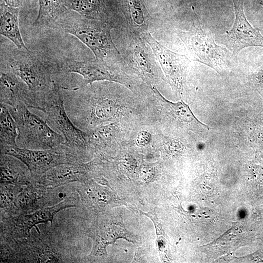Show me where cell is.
<instances>
[{"mask_svg": "<svg viewBox=\"0 0 263 263\" xmlns=\"http://www.w3.org/2000/svg\"><path fill=\"white\" fill-rule=\"evenodd\" d=\"M71 10L60 20L66 33L76 37L90 49L95 58L114 65L124 63L111 35L113 25L103 21L85 18Z\"/></svg>", "mask_w": 263, "mask_h": 263, "instance_id": "obj_1", "label": "cell"}, {"mask_svg": "<svg viewBox=\"0 0 263 263\" xmlns=\"http://www.w3.org/2000/svg\"><path fill=\"white\" fill-rule=\"evenodd\" d=\"M1 70L13 73L25 83L34 96L36 110L40 111L61 85L55 80L58 68L36 58H12Z\"/></svg>", "mask_w": 263, "mask_h": 263, "instance_id": "obj_2", "label": "cell"}, {"mask_svg": "<svg viewBox=\"0 0 263 263\" xmlns=\"http://www.w3.org/2000/svg\"><path fill=\"white\" fill-rule=\"evenodd\" d=\"M8 107L17 125L16 142L18 147L32 150H48L58 147L64 142L62 135L53 130L45 120L31 113L24 103L21 102L15 107Z\"/></svg>", "mask_w": 263, "mask_h": 263, "instance_id": "obj_3", "label": "cell"}, {"mask_svg": "<svg viewBox=\"0 0 263 263\" xmlns=\"http://www.w3.org/2000/svg\"><path fill=\"white\" fill-rule=\"evenodd\" d=\"M179 37L193 60L210 67L221 76L229 72L232 53L218 45L211 33L200 24L193 22L189 30L180 32Z\"/></svg>", "mask_w": 263, "mask_h": 263, "instance_id": "obj_4", "label": "cell"}, {"mask_svg": "<svg viewBox=\"0 0 263 263\" xmlns=\"http://www.w3.org/2000/svg\"><path fill=\"white\" fill-rule=\"evenodd\" d=\"M49 126L63 136V145L81 161L88 149V133L78 128L69 117L64 105L62 88L59 89L41 111Z\"/></svg>", "mask_w": 263, "mask_h": 263, "instance_id": "obj_5", "label": "cell"}, {"mask_svg": "<svg viewBox=\"0 0 263 263\" xmlns=\"http://www.w3.org/2000/svg\"><path fill=\"white\" fill-rule=\"evenodd\" d=\"M0 153L14 156L28 168L33 182L45 172L58 165L80 162L63 144L48 150H32L15 146H0Z\"/></svg>", "mask_w": 263, "mask_h": 263, "instance_id": "obj_6", "label": "cell"}, {"mask_svg": "<svg viewBox=\"0 0 263 263\" xmlns=\"http://www.w3.org/2000/svg\"><path fill=\"white\" fill-rule=\"evenodd\" d=\"M1 244V258L9 262L63 263L61 253L51 242L37 238L28 237L6 240ZM5 261V262H6Z\"/></svg>", "mask_w": 263, "mask_h": 263, "instance_id": "obj_7", "label": "cell"}, {"mask_svg": "<svg viewBox=\"0 0 263 263\" xmlns=\"http://www.w3.org/2000/svg\"><path fill=\"white\" fill-rule=\"evenodd\" d=\"M76 206L72 199H67L53 206L45 207L30 213L3 216L0 223L2 239L10 240L28 237L33 227L39 233L38 225L49 221L52 224L54 216L59 211Z\"/></svg>", "mask_w": 263, "mask_h": 263, "instance_id": "obj_8", "label": "cell"}, {"mask_svg": "<svg viewBox=\"0 0 263 263\" xmlns=\"http://www.w3.org/2000/svg\"><path fill=\"white\" fill-rule=\"evenodd\" d=\"M232 1L235 11L233 24L230 30L219 36L218 40L234 55L246 47H263V36L249 23L244 14V0Z\"/></svg>", "mask_w": 263, "mask_h": 263, "instance_id": "obj_9", "label": "cell"}, {"mask_svg": "<svg viewBox=\"0 0 263 263\" xmlns=\"http://www.w3.org/2000/svg\"><path fill=\"white\" fill-rule=\"evenodd\" d=\"M140 36L152 49L168 83L174 91L182 94L190 60L163 46L149 32Z\"/></svg>", "mask_w": 263, "mask_h": 263, "instance_id": "obj_10", "label": "cell"}, {"mask_svg": "<svg viewBox=\"0 0 263 263\" xmlns=\"http://www.w3.org/2000/svg\"><path fill=\"white\" fill-rule=\"evenodd\" d=\"M127 46L123 56L124 63L149 83L159 76L158 62L150 45L140 36L129 31Z\"/></svg>", "mask_w": 263, "mask_h": 263, "instance_id": "obj_11", "label": "cell"}, {"mask_svg": "<svg viewBox=\"0 0 263 263\" xmlns=\"http://www.w3.org/2000/svg\"><path fill=\"white\" fill-rule=\"evenodd\" d=\"M62 68L67 72L76 73L83 77V83L76 87L77 88L104 80L115 82L130 87L128 79L123 76L115 66L96 58L94 60L80 61L68 59L64 62Z\"/></svg>", "mask_w": 263, "mask_h": 263, "instance_id": "obj_12", "label": "cell"}, {"mask_svg": "<svg viewBox=\"0 0 263 263\" xmlns=\"http://www.w3.org/2000/svg\"><path fill=\"white\" fill-rule=\"evenodd\" d=\"M54 190L34 182L25 186L13 203L2 209L5 216L26 214L46 207L57 198Z\"/></svg>", "mask_w": 263, "mask_h": 263, "instance_id": "obj_13", "label": "cell"}, {"mask_svg": "<svg viewBox=\"0 0 263 263\" xmlns=\"http://www.w3.org/2000/svg\"><path fill=\"white\" fill-rule=\"evenodd\" d=\"M91 170L90 163L63 164L48 170L34 183L52 188L74 182L82 183L89 179Z\"/></svg>", "mask_w": 263, "mask_h": 263, "instance_id": "obj_14", "label": "cell"}, {"mask_svg": "<svg viewBox=\"0 0 263 263\" xmlns=\"http://www.w3.org/2000/svg\"><path fill=\"white\" fill-rule=\"evenodd\" d=\"M0 103L15 107L22 102L28 108L36 109L33 95L25 83L13 73L0 71Z\"/></svg>", "mask_w": 263, "mask_h": 263, "instance_id": "obj_15", "label": "cell"}, {"mask_svg": "<svg viewBox=\"0 0 263 263\" xmlns=\"http://www.w3.org/2000/svg\"><path fill=\"white\" fill-rule=\"evenodd\" d=\"M151 89L165 111L189 130L193 132L209 130V127L196 117L189 106L183 100L177 102L170 101L165 98L155 86H151Z\"/></svg>", "mask_w": 263, "mask_h": 263, "instance_id": "obj_16", "label": "cell"}, {"mask_svg": "<svg viewBox=\"0 0 263 263\" xmlns=\"http://www.w3.org/2000/svg\"><path fill=\"white\" fill-rule=\"evenodd\" d=\"M0 183L27 186L33 183L30 172L20 160L0 153Z\"/></svg>", "mask_w": 263, "mask_h": 263, "instance_id": "obj_17", "label": "cell"}, {"mask_svg": "<svg viewBox=\"0 0 263 263\" xmlns=\"http://www.w3.org/2000/svg\"><path fill=\"white\" fill-rule=\"evenodd\" d=\"M19 8L0 4V34L7 38L19 49L28 50L22 39L19 23Z\"/></svg>", "mask_w": 263, "mask_h": 263, "instance_id": "obj_18", "label": "cell"}, {"mask_svg": "<svg viewBox=\"0 0 263 263\" xmlns=\"http://www.w3.org/2000/svg\"><path fill=\"white\" fill-rule=\"evenodd\" d=\"M68 9L85 18L113 25L108 0H64Z\"/></svg>", "mask_w": 263, "mask_h": 263, "instance_id": "obj_19", "label": "cell"}, {"mask_svg": "<svg viewBox=\"0 0 263 263\" xmlns=\"http://www.w3.org/2000/svg\"><path fill=\"white\" fill-rule=\"evenodd\" d=\"M38 14L33 23L36 27L52 25L71 11L64 0H38Z\"/></svg>", "mask_w": 263, "mask_h": 263, "instance_id": "obj_20", "label": "cell"}, {"mask_svg": "<svg viewBox=\"0 0 263 263\" xmlns=\"http://www.w3.org/2000/svg\"><path fill=\"white\" fill-rule=\"evenodd\" d=\"M125 17L129 31L138 36L148 32L150 18L140 0H125Z\"/></svg>", "mask_w": 263, "mask_h": 263, "instance_id": "obj_21", "label": "cell"}, {"mask_svg": "<svg viewBox=\"0 0 263 263\" xmlns=\"http://www.w3.org/2000/svg\"><path fill=\"white\" fill-rule=\"evenodd\" d=\"M0 104V146H17L16 140L18 135L17 123L8 106Z\"/></svg>", "mask_w": 263, "mask_h": 263, "instance_id": "obj_22", "label": "cell"}, {"mask_svg": "<svg viewBox=\"0 0 263 263\" xmlns=\"http://www.w3.org/2000/svg\"><path fill=\"white\" fill-rule=\"evenodd\" d=\"M24 187L9 183H0V208L4 209L11 205Z\"/></svg>", "mask_w": 263, "mask_h": 263, "instance_id": "obj_23", "label": "cell"}, {"mask_svg": "<svg viewBox=\"0 0 263 263\" xmlns=\"http://www.w3.org/2000/svg\"><path fill=\"white\" fill-rule=\"evenodd\" d=\"M151 139L150 134L146 131H142L137 134L136 141L138 144L145 146L148 144Z\"/></svg>", "mask_w": 263, "mask_h": 263, "instance_id": "obj_24", "label": "cell"}, {"mask_svg": "<svg viewBox=\"0 0 263 263\" xmlns=\"http://www.w3.org/2000/svg\"><path fill=\"white\" fill-rule=\"evenodd\" d=\"M254 80L256 84L263 86V64L261 66L254 74Z\"/></svg>", "mask_w": 263, "mask_h": 263, "instance_id": "obj_25", "label": "cell"}, {"mask_svg": "<svg viewBox=\"0 0 263 263\" xmlns=\"http://www.w3.org/2000/svg\"><path fill=\"white\" fill-rule=\"evenodd\" d=\"M22 0H4V2L7 5L19 8L21 5Z\"/></svg>", "mask_w": 263, "mask_h": 263, "instance_id": "obj_26", "label": "cell"}, {"mask_svg": "<svg viewBox=\"0 0 263 263\" xmlns=\"http://www.w3.org/2000/svg\"><path fill=\"white\" fill-rule=\"evenodd\" d=\"M258 3L263 6V0H255Z\"/></svg>", "mask_w": 263, "mask_h": 263, "instance_id": "obj_27", "label": "cell"}]
</instances>
